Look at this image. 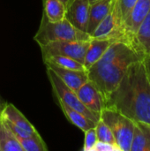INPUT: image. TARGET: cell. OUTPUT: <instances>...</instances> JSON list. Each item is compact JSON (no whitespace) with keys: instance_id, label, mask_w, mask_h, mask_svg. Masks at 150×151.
<instances>
[{"instance_id":"27","label":"cell","mask_w":150,"mask_h":151,"mask_svg":"<svg viewBox=\"0 0 150 151\" xmlns=\"http://www.w3.org/2000/svg\"><path fill=\"white\" fill-rule=\"evenodd\" d=\"M5 104H6V103H4L3 99H2L1 96H0V115H1V112H2V111H3V109H4Z\"/></svg>"},{"instance_id":"8","label":"cell","mask_w":150,"mask_h":151,"mask_svg":"<svg viewBox=\"0 0 150 151\" xmlns=\"http://www.w3.org/2000/svg\"><path fill=\"white\" fill-rule=\"evenodd\" d=\"M90 4L88 0H72L65 7V18L76 28L87 32Z\"/></svg>"},{"instance_id":"30","label":"cell","mask_w":150,"mask_h":151,"mask_svg":"<svg viewBox=\"0 0 150 151\" xmlns=\"http://www.w3.org/2000/svg\"><path fill=\"white\" fill-rule=\"evenodd\" d=\"M1 124H2V118H1V115H0V127H1Z\"/></svg>"},{"instance_id":"11","label":"cell","mask_w":150,"mask_h":151,"mask_svg":"<svg viewBox=\"0 0 150 151\" xmlns=\"http://www.w3.org/2000/svg\"><path fill=\"white\" fill-rule=\"evenodd\" d=\"M131 46L144 57L150 56V10L134 34Z\"/></svg>"},{"instance_id":"18","label":"cell","mask_w":150,"mask_h":151,"mask_svg":"<svg viewBox=\"0 0 150 151\" xmlns=\"http://www.w3.org/2000/svg\"><path fill=\"white\" fill-rule=\"evenodd\" d=\"M0 151H23L18 139L3 120L0 127Z\"/></svg>"},{"instance_id":"15","label":"cell","mask_w":150,"mask_h":151,"mask_svg":"<svg viewBox=\"0 0 150 151\" xmlns=\"http://www.w3.org/2000/svg\"><path fill=\"white\" fill-rule=\"evenodd\" d=\"M1 117L13 123L19 128L28 132L29 134H34L37 132V130L27 119V118L11 104H5L1 112Z\"/></svg>"},{"instance_id":"3","label":"cell","mask_w":150,"mask_h":151,"mask_svg":"<svg viewBox=\"0 0 150 151\" xmlns=\"http://www.w3.org/2000/svg\"><path fill=\"white\" fill-rule=\"evenodd\" d=\"M91 39L89 34L76 28L65 18L58 22H50L44 13L34 37L40 47L55 41H90Z\"/></svg>"},{"instance_id":"23","label":"cell","mask_w":150,"mask_h":151,"mask_svg":"<svg viewBox=\"0 0 150 151\" xmlns=\"http://www.w3.org/2000/svg\"><path fill=\"white\" fill-rule=\"evenodd\" d=\"M136 0H116V4H117L120 18L122 19V24L125 19L129 14Z\"/></svg>"},{"instance_id":"29","label":"cell","mask_w":150,"mask_h":151,"mask_svg":"<svg viewBox=\"0 0 150 151\" xmlns=\"http://www.w3.org/2000/svg\"><path fill=\"white\" fill-rule=\"evenodd\" d=\"M88 1H89V4H91L95 3V2H97V1H99V0H88Z\"/></svg>"},{"instance_id":"26","label":"cell","mask_w":150,"mask_h":151,"mask_svg":"<svg viewBox=\"0 0 150 151\" xmlns=\"http://www.w3.org/2000/svg\"><path fill=\"white\" fill-rule=\"evenodd\" d=\"M143 62H144V65H145L146 73H147L148 79H149V81L150 84V56L145 57L144 59H143Z\"/></svg>"},{"instance_id":"28","label":"cell","mask_w":150,"mask_h":151,"mask_svg":"<svg viewBox=\"0 0 150 151\" xmlns=\"http://www.w3.org/2000/svg\"><path fill=\"white\" fill-rule=\"evenodd\" d=\"M60 1H61V2H62V3H63L64 4H65V6L66 7V6H67V5H68V4H69L71 3V2H72V0H60Z\"/></svg>"},{"instance_id":"21","label":"cell","mask_w":150,"mask_h":151,"mask_svg":"<svg viewBox=\"0 0 150 151\" xmlns=\"http://www.w3.org/2000/svg\"><path fill=\"white\" fill-rule=\"evenodd\" d=\"M95 128L96 136H97L98 141L108 142V143L118 146L112 131L111 130L109 126L103 119H100V120L96 123Z\"/></svg>"},{"instance_id":"1","label":"cell","mask_w":150,"mask_h":151,"mask_svg":"<svg viewBox=\"0 0 150 151\" xmlns=\"http://www.w3.org/2000/svg\"><path fill=\"white\" fill-rule=\"evenodd\" d=\"M105 108L116 110L134 122L150 124V84L143 60L129 66L106 99Z\"/></svg>"},{"instance_id":"4","label":"cell","mask_w":150,"mask_h":151,"mask_svg":"<svg viewBox=\"0 0 150 151\" xmlns=\"http://www.w3.org/2000/svg\"><path fill=\"white\" fill-rule=\"evenodd\" d=\"M100 116L101 119L112 131L120 150L130 151L135 122L121 112L111 108H104L101 111Z\"/></svg>"},{"instance_id":"19","label":"cell","mask_w":150,"mask_h":151,"mask_svg":"<svg viewBox=\"0 0 150 151\" xmlns=\"http://www.w3.org/2000/svg\"><path fill=\"white\" fill-rule=\"evenodd\" d=\"M43 62H49L51 64H54L56 65H58L60 67L67 68V69H72V70H80L83 71L86 70L84 65L78 62L77 60L65 57V56H61V55H54V56H50L43 58Z\"/></svg>"},{"instance_id":"2","label":"cell","mask_w":150,"mask_h":151,"mask_svg":"<svg viewBox=\"0 0 150 151\" xmlns=\"http://www.w3.org/2000/svg\"><path fill=\"white\" fill-rule=\"evenodd\" d=\"M129 44L113 42L103 57L88 70L90 80L103 95L104 101L118 87L131 65L144 59Z\"/></svg>"},{"instance_id":"13","label":"cell","mask_w":150,"mask_h":151,"mask_svg":"<svg viewBox=\"0 0 150 151\" xmlns=\"http://www.w3.org/2000/svg\"><path fill=\"white\" fill-rule=\"evenodd\" d=\"M130 151H150V124L135 122Z\"/></svg>"},{"instance_id":"6","label":"cell","mask_w":150,"mask_h":151,"mask_svg":"<svg viewBox=\"0 0 150 151\" xmlns=\"http://www.w3.org/2000/svg\"><path fill=\"white\" fill-rule=\"evenodd\" d=\"M90 41H55L49 42L40 47L42 58L61 55L72 58L83 65Z\"/></svg>"},{"instance_id":"10","label":"cell","mask_w":150,"mask_h":151,"mask_svg":"<svg viewBox=\"0 0 150 151\" xmlns=\"http://www.w3.org/2000/svg\"><path fill=\"white\" fill-rule=\"evenodd\" d=\"M46 67L51 69L60 79L61 81L72 90L75 93L80 89V88L88 81V70H72L64 67H60L54 64L44 62Z\"/></svg>"},{"instance_id":"7","label":"cell","mask_w":150,"mask_h":151,"mask_svg":"<svg viewBox=\"0 0 150 151\" xmlns=\"http://www.w3.org/2000/svg\"><path fill=\"white\" fill-rule=\"evenodd\" d=\"M150 10V0H136L122 24L124 42L131 46L134 34Z\"/></svg>"},{"instance_id":"16","label":"cell","mask_w":150,"mask_h":151,"mask_svg":"<svg viewBox=\"0 0 150 151\" xmlns=\"http://www.w3.org/2000/svg\"><path fill=\"white\" fill-rule=\"evenodd\" d=\"M58 101V100H57ZM58 104L61 107L62 111L64 112L66 119L75 127H77L79 129H80L82 132H86L89 128L95 127L96 123L88 118H87L85 115L80 113V111L69 107L65 104H64L61 101H58Z\"/></svg>"},{"instance_id":"25","label":"cell","mask_w":150,"mask_h":151,"mask_svg":"<svg viewBox=\"0 0 150 151\" xmlns=\"http://www.w3.org/2000/svg\"><path fill=\"white\" fill-rule=\"evenodd\" d=\"M93 151H121L120 149L113 144L108 143V142H100L97 141V142L95 143Z\"/></svg>"},{"instance_id":"5","label":"cell","mask_w":150,"mask_h":151,"mask_svg":"<svg viewBox=\"0 0 150 151\" xmlns=\"http://www.w3.org/2000/svg\"><path fill=\"white\" fill-rule=\"evenodd\" d=\"M46 69H47V75L49 77L50 82L52 87V90L56 95L57 100L63 102L69 107L80 111L89 119L97 123L101 119L100 114L87 108L80 102L77 94L70 88H68L51 69H50L49 67H46Z\"/></svg>"},{"instance_id":"9","label":"cell","mask_w":150,"mask_h":151,"mask_svg":"<svg viewBox=\"0 0 150 151\" xmlns=\"http://www.w3.org/2000/svg\"><path fill=\"white\" fill-rule=\"evenodd\" d=\"M76 94L80 102L95 112L100 114L105 108V101L103 95L90 80L85 82Z\"/></svg>"},{"instance_id":"12","label":"cell","mask_w":150,"mask_h":151,"mask_svg":"<svg viewBox=\"0 0 150 151\" xmlns=\"http://www.w3.org/2000/svg\"><path fill=\"white\" fill-rule=\"evenodd\" d=\"M115 0H99L90 4L89 18L87 33L90 35L93 34L98 24L107 16L114 5Z\"/></svg>"},{"instance_id":"22","label":"cell","mask_w":150,"mask_h":151,"mask_svg":"<svg viewBox=\"0 0 150 151\" xmlns=\"http://www.w3.org/2000/svg\"><path fill=\"white\" fill-rule=\"evenodd\" d=\"M85 133V138H84V145L82 148L83 151H93V149L97 142V136L95 128L92 127L87 130Z\"/></svg>"},{"instance_id":"14","label":"cell","mask_w":150,"mask_h":151,"mask_svg":"<svg viewBox=\"0 0 150 151\" xmlns=\"http://www.w3.org/2000/svg\"><path fill=\"white\" fill-rule=\"evenodd\" d=\"M112 42H113L111 40L108 39H91L84 58L83 65L86 70H88L103 57L108 47Z\"/></svg>"},{"instance_id":"24","label":"cell","mask_w":150,"mask_h":151,"mask_svg":"<svg viewBox=\"0 0 150 151\" xmlns=\"http://www.w3.org/2000/svg\"><path fill=\"white\" fill-rule=\"evenodd\" d=\"M1 118H2V117H1ZM2 120H3V122L4 123V125H5V126L13 133V134L16 136L17 139L27 138V137H29L31 134H29L28 132H27V131H25V130L19 128V127H17L16 125H14L13 123L10 122V121L7 120V119H4L2 118Z\"/></svg>"},{"instance_id":"17","label":"cell","mask_w":150,"mask_h":151,"mask_svg":"<svg viewBox=\"0 0 150 151\" xmlns=\"http://www.w3.org/2000/svg\"><path fill=\"white\" fill-rule=\"evenodd\" d=\"M43 13L50 22H58L65 19V6L60 0H42Z\"/></svg>"},{"instance_id":"20","label":"cell","mask_w":150,"mask_h":151,"mask_svg":"<svg viewBox=\"0 0 150 151\" xmlns=\"http://www.w3.org/2000/svg\"><path fill=\"white\" fill-rule=\"evenodd\" d=\"M19 142L20 143L23 151H47L48 148L38 134V132L31 134L27 138L24 139H18Z\"/></svg>"}]
</instances>
